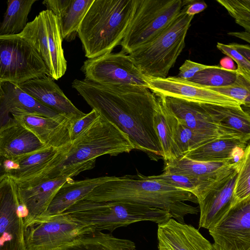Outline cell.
Masks as SVG:
<instances>
[{"label": "cell", "mask_w": 250, "mask_h": 250, "mask_svg": "<svg viewBox=\"0 0 250 250\" xmlns=\"http://www.w3.org/2000/svg\"><path fill=\"white\" fill-rule=\"evenodd\" d=\"M72 86L87 104L126 134L135 149L154 160L163 158L154 128L159 109L157 97L149 89L130 85L100 84L75 79Z\"/></svg>", "instance_id": "obj_1"}, {"label": "cell", "mask_w": 250, "mask_h": 250, "mask_svg": "<svg viewBox=\"0 0 250 250\" xmlns=\"http://www.w3.org/2000/svg\"><path fill=\"white\" fill-rule=\"evenodd\" d=\"M135 147L126 134L100 114L75 140L60 149L48 166L35 176L66 178L94 167L100 156L129 153Z\"/></svg>", "instance_id": "obj_2"}, {"label": "cell", "mask_w": 250, "mask_h": 250, "mask_svg": "<svg viewBox=\"0 0 250 250\" xmlns=\"http://www.w3.org/2000/svg\"><path fill=\"white\" fill-rule=\"evenodd\" d=\"M94 202L121 201L149 206L168 212L171 218L184 223L189 214H197L196 207L187 202L198 203L190 192L151 179L141 173L117 177L95 188L84 199Z\"/></svg>", "instance_id": "obj_3"}, {"label": "cell", "mask_w": 250, "mask_h": 250, "mask_svg": "<svg viewBox=\"0 0 250 250\" xmlns=\"http://www.w3.org/2000/svg\"><path fill=\"white\" fill-rule=\"evenodd\" d=\"M136 0H94L77 34L88 59L111 53L120 44L132 18Z\"/></svg>", "instance_id": "obj_4"}, {"label": "cell", "mask_w": 250, "mask_h": 250, "mask_svg": "<svg viewBox=\"0 0 250 250\" xmlns=\"http://www.w3.org/2000/svg\"><path fill=\"white\" fill-rule=\"evenodd\" d=\"M62 213L93 231L110 232L138 222L149 221L159 224L172 218L165 210L145 205L84 199L76 202Z\"/></svg>", "instance_id": "obj_5"}, {"label": "cell", "mask_w": 250, "mask_h": 250, "mask_svg": "<svg viewBox=\"0 0 250 250\" xmlns=\"http://www.w3.org/2000/svg\"><path fill=\"white\" fill-rule=\"evenodd\" d=\"M183 2L180 14L165 30L128 54L145 76L167 77L184 48L186 37L194 16L186 14L188 4Z\"/></svg>", "instance_id": "obj_6"}, {"label": "cell", "mask_w": 250, "mask_h": 250, "mask_svg": "<svg viewBox=\"0 0 250 250\" xmlns=\"http://www.w3.org/2000/svg\"><path fill=\"white\" fill-rule=\"evenodd\" d=\"M182 0H136L134 13L120 45L129 54L152 40L179 15Z\"/></svg>", "instance_id": "obj_7"}, {"label": "cell", "mask_w": 250, "mask_h": 250, "mask_svg": "<svg viewBox=\"0 0 250 250\" xmlns=\"http://www.w3.org/2000/svg\"><path fill=\"white\" fill-rule=\"evenodd\" d=\"M47 75L44 62L29 41L19 34L0 36V83L19 85Z\"/></svg>", "instance_id": "obj_8"}, {"label": "cell", "mask_w": 250, "mask_h": 250, "mask_svg": "<svg viewBox=\"0 0 250 250\" xmlns=\"http://www.w3.org/2000/svg\"><path fill=\"white\" fill-rule=\"evenodd\" d=\"M19 35L34 46L46 65L48 76L57 80L64 75L67 62L62 39L57 18L51 11L46 9L40 12Z\"/></svg>", "instance_id": "obj_9"}, {"label": "cell", "mask_w": 250, "mask_h": 250, "mask_svg": "<svg viewBox=\"0 0 250 250\" xmlns=\"http://www.w3.org/2000/svg\"><path fill=\"white\" fill-rule=\"evenodd\" d=\"M93 230L68 215L40 216L25 227L26 250H56Z\"/></svg>", "instance_id": "obj_10"}, {"label": "cell", "mask_w": 250, "mask_h": 250, "mask_svg": "<svg viewBox=\"0 0 250 250\" xmlns=\"http://www.w3.org/2000/svg\"><path fill=\"white\" fill-rule=\"evenodd\" d=\"M81 70L85 80L97 84L136 85L147 88L145 76L130 56L122 51L87 59Z\"/></svg>", "instance_id": "obj_11"}, {"label": "cell", "mask_w": 250, "mask_h": 250, "mask_svg": "<svg viewBox=\"0 0 250 250\" xmlns=\"http://www.w3.org/2000/svg\"><path fill=\"white\" fill-rule=\"evenodd\" d=\"M239 161L202 188L196 196L199 205V227L209 229L219 224L236 204L233 190Z\"/></svg>", "instance_id": "obj_12"}, {"label": "cell", "mask_w": 250, "mask_h": 250, "mask_svg": "<svg viewBox=\"0 0 250 250\" xmlns=\"http://www.w3.org/2000/svg\"><path fill=\"white\" fill-rule=\"evenodd\" d=\"M23 218L16 184L7 176L0 181V250H26Z\"/></svg>", "instance_id": "obj_13"}, {"label": "cell", "mask_w": 250, "mask_h": 250, "mask_svg": "<svg viewBox=\"0 0 250 250\" xmlns=\"http://www.w3.org/2000/svg\"><path fill=\"white\" fill-rule=\"evenodd\" d=\"M208 230L216 250H250V197L235 204Z\"/></svg>", "instance_id": "obj_14"}, {"label": "cell", "mask_w": 250, "mask_h": 250, "mask_svg": "<svg viewBox=\"0 0 250 250\" xmlns=\"http://www.w3.org/2000/svg\"><path fill=\"white\" fill-rule=\"evenodd\" d=\"M145 80L147 88L156 96L173 97L201 104L230 106L241 105L236 101L229 97L177 76L165 78L145 76Z\"/></svg>", "instance_id": "obj_15"}, {"label": "cell", "mask_w": 250, "mask_h": 250, "mask_svg": "<svg viewBox=\"0 0 250 250\" xmlns=\"http://www.w3.org/2000/svg\"><path fill=\"white\" fill-rule=\"evenodd\" d=\"M71 179L36 176L16 183L20 203L24 211V227L44 213L60 187Z\"/></svg>", "instance_id": "obj_16"}, {"label": "cell", "mask_w": 250, "mask_h": 250, "mask_svg": "<svg viewBox=\"0 0 250 250\" xmlns=\"http://www.w3.org/2000/svg\"><path fill=\"white\" fill-rule=\"evenodd\" d=\"M164 97L171 112L195 133L206 136L235 137L249 141L242 135L220 125L201 104L173 97Z\"/></svg>", "instance_id": "obj_17"}, {"label": "cell", "mask_w": 250, "mask_h": 250, "mask_svg": "<svg viewBox=\"0 0 250 250\" xmlns=\"http://www.w3.org/2000/svg\"><path fill=\"white\" fill-rule=\"evenodd\" d=\"M11 117L34 133L46 146L61 149L71 143L73 120L63 115L48 118L27 113H17Z\"/></svg>", "instance_id": "obj_18"}, {"label": "cell", "mask_w": 250, "mask_h": 250, "mask_svg": "<svg viewBox=\"0 0 250 250\" xmlns=\"http://www.w3.org/2000/svg\"><path fill=\"white\" fill-rule=\"evenodd\" d=\"M0 87V128L13 120L10 115L14 114L27 113L48 118L62 115L38 102L17 85L3 82Z\"/></svg>", "instance_id": "obj_19"}, {"label": "cell", "mask_w": 250, "mask_h": 250, "mask_svg": "<svg viewBox=\"0 0 250 250\" xmlns=\"http://www.w3.org/2000/svg\"><path fill=\"white\" fill-rule=\"evenodd\" d=\"M18 86L41 104L74 122L85 114L72 104L47 75L29 80Z\"/></svg>", "instance_id": "obj_20"}, {"label": "cell", "mask_w": 250, "mask_h": 250, "mask_svg": "<svg viewBox=\"0 0 250 250\" xmlns=\"http://www.w3.org/2000/svg\"><path fill=\"white\" fill-rule=\"evenodd\" d=\"M158 250H211L212 244L191 225L173 218L158 224Z\"/></svg>", "instance_id": "obj_21"}, {"label": "cell", "mask_w": 250, "mask_h": 250, "mask_svg": "<svg viewBox=\"0 0 250 250\" xmlns=\"http://www.w3.org/2000/svg\"><path fill=\"white\" fill-rule=\"evenodd\" d=\"M45 146L34 133L14 119L0 128V156L7 161Z\"/></svg>", "instance_id": "obj_22"}, {"label": "cell", "mask_w": 250, "mask_h": 250, "mask_svg": "<svg viewBox=\"0 0 250 250\" xmlns=\"http://www.w3.org/2000/svg\"><path fill=\"white\" fill-rule=\"evenodd\" d=\"M93 0H45L42 3L57 17L62 41H70Z\"/></svg>", "instance_id": "obj_23"}, {"label": "cell", "mask_w": 250, "mask_h": 250, "mask_svg": "<svg viewBox=\"0 0 250 250\" xmlns=\"http://www.w3.org/2000/svg\"><path fill=\"white\" fill-rule=\"evenodd\" d=\"M116 177L105 176L79 181L71 179L60 187L42 215H52L63 212L76 202L84 199L95 188Z\"/></svg>", "instance_id": "obj_24"}, {"label": "cell", "mask_w": 250, "mask_h": 250, "mask_svg": "<svg viewBox=\"0 0 250 250\" xmlns=\"http://www.w3.org/2000/svg\"><path fill=\"white\" fill-rule=\"evenodd\" d=\"M248 144L247 141L241 138H218L190 150L183 157L197 161L238 162Z\"/></svg>", "instance_id": "obj_25"}, {"label": "cell", "mask_w": 250, "mask_h": 250, "mask_svg": "<svg viewBox=\"0 0 250 250\" xmlns=\"http://www.w3.org/2000/svg\"><path fill=\"white\" fill-rule=\"evenodd\" d=\"M238 162L197 161L182 157L167 162L164 171L195 178L202 183L205 187L221 173L235 166Z\"/></svg>", "instance_id": "obj_26"}, {"label": "cell", "mask_w": 250, "mask_h": 250, "mask_svg": "<svg viewBox=\"0 0 250 250\" xmlns=\"http://www.w3.org/2000/svg\"><path fill=\"white\" fill-rule=\"evenodd\" d=\"M60 149L45 146L7 161V175L16 183L25 181L44 169Z\"/></svg>", "instance_id": "obj_27"}, {"label": "cell", "mask_w": 250, "mask_h": 250, "mask_svg": "<svg viewBox=\"0 0 250 250\" xmlns=\"http://www.w3.org/2000/svg\"><path fill=\"white\" fill-rule=\"evenodd\" d=\"M156 97L172 141L182 157L190 150L218 138L204 136L194 132L171 112L166 104L164 97Z\"/></svg>", "instance_id": "obj_28"}, {"label": "cell", "mask_w": 250, "mask_h": 250, "mask_svg": "<svg viewBox=\"0 0 250 250\" xmlns=\"http://www.w3.org/2000/svg\"><path fill=\"white\" fill-rule=\"evenodd\" d=\"M56 250H137L130 240L115 237L110 233L93 231L84 233Z\"/></svg>", "instance_id": "obj_29"}, {"label": "cell", "mask_w": 250, "mask_h": 250, "mask_svg": "<svg viewBox=\"0 0 250 250\" xmlns=\"http://www.w3.org/2000/svg\"><path fill=\"white\" fill-rule=\"evenodd\" d=\"M201 105L220 125L250 139V114L242 106Z\"/></svg>", "instance_id": "obj_30"}, {"label": "cell", "mask_w": 250, "mask_h": 250, "mask_svg": "<svg viewBox=\"0 0 250 250\" xmlns=\"http://www.w3.org/2000/svg\"><path fill=\"white\" fill-rule=\"evenodd\" d=\"M36 0H11L2 21L0 23V36L19 34L25 27L28 16Z\"/></svg>", "instance_id": "obj_31"}, {"label": "cell", "mask_w": 250, "mask_h": 250, "mask_svg": "<svg viewBox=\"0 0 250 250\" xmlns=\"http://www.w3.org/2000/svg\"><path fill=\"white\" fill-rule=\"evenodd\" d=\"M236 70H230L217 65L202 70L188 80L205 87H222L232 83L237 76Z\"/></svg>", "instance_id": "obj_32"}, {"label": "cell", "mask_w": 250, "mask_h": 250, "mask_svg": "<svg viewBox=\"0 0 250 250\" xmlns=\"http://www.w3.org/2000/svg\"><path fill=\"white\" fill-rule=\"evenodd\" d=\"M154 126L162 146L163 153V158L166 162L182 157L172 141L160 104L159 109L154 119Z\"/></svg>", "instance_id": "obj_33"}, {"label": "cell", "mask_w": 250, "mask_h": 250, "mask_svg": "<svg viewBox=\"0 0 250 250\" xmlns=\"http://www.w3.org/2000/svg\"><path fill=\"white\" fill-rule=\"evenodd\" d=\"M250 197V146L248 144L240 160L233 190L235 204Z\"/></svg>", "instance_id": "obj_34"}, {"label": "cell", "mask_w": 250, "mask_h": 250, "mask_svg": "<svg viewBox=\"0 0 250 250\" xmlns=\"http://www.w3.org/2000/svg\"><path fill=\"white\" fill-rule=\"evenodd\" d=\"M236 101L241 106L250 107V82L237 74L235 81L231 84L222 87H206Z\"/></svg>", "instance_id": "obj_35"}, {"label": "cell", "mask_w": 250, "mask_h": 250, "mask_svg": "<svg viewBox=\"0 0 250 250\" xmlns=\"http://www.w3.org/2000/svg\"><path fill=\"white\" fill-rule=\"evenodd\" d=\"M229 14L234 19L235 22L250 32V0H217Z\"/></svg>", "instance_id": "obj_36"}, {"label": "cell", "mask_w": 250, "mask_h": 250, "mask_svg": "<svg viewBox=\"0 0 250 250\" xmlns=\"http://www.w3.org/2000/svg\"><path fill=\"white\" fill-rule=\"evenodd\" d=\"M149 176L151 179L188 191L195 196L198 191L204 187L203 184L199 180L180 174L164 171L161 174Z\"/></svg>", "instance_id": "obj_37"}, {"label": "cell", "mask_w": 250, "mask_h": 250, "mask_svg": "<svg viewBox=\"0 0 250 250\" xmlns=\"http://www.w3.org/2000/svg\"><path fill=\"white\" fill-rule=\"evenodd\" d=\"M217 47L236 63L237 73L250 82V61L244 58L229 44L217 42Z\"/></svg>", "instance_id": "obj_38"}, {"label": "cell", "mask_w": 250, "mask_h": 250, "mask_svg": "<svg viewBox=\"0 0 250 250\" xmlns=\"http://www.w3.org/2000/svg\"><path fill=\"white\" fill-rule=\"evenodd\" d=\"M100 114L95 109L77 120L72 125L70 136L71 142L75 140L99 117Z\"/></svg>", "instance_id": "obj_39"}, {"label": "cell", "mask_w": 250, "mask_h": 250, "mask_svg": "<svg viewBox=\"0 0 250 250\" xmlns=\"http://www.w3.org/2000/svg\"><path fill=\"white\" fill-rule=\"evenodd\" d=\"M212 66L205 65L189 60H187L180 67L179 72L177 77L188 80L192 78L198 72L211 67Z\"/></svg>", "instance_id": "obj_40"}, {"label": "cell", "mask_w": 250, "mask_h": 250, "mask_svg": "<svg viewBox=\"0 0 250 250\" xmlns=\"http://www.w3.org/2000/svg\"><path fill=\"white\" fill-rule=\"evenodd\" d=\"M207 7V5L204 1L190 0L186 13L188 16H194L195 14L204 11Z\"/></svg>", "instance_id": "obj_41"}, {"label": "cell", "mask_w": 250, "mask_h": 250, "mask_svg": "<svg viewBox=\"0 0 250 250\" xmlns=\"http://www.w3.org/2000/svg\"><path fill=\"white\" fill-rule=\"evenodd\" d=\"M229 44L244 58L250 61V46L249 44H240L236 43Z\"/></svg>", "instance_id": "obj_42"}, {"label": "cell", "mask_w": 250, "mask_h": 250, "mask_svg": "<svg viewBox=\"0 0 250 250\" xmlns=\"http://www.w3.org/2000/svg\"><path fill=\"white\" fill-rule=\"evenodd\" d=\"M221 67L226 69L230 70H236V67L232 59L228 57L223 58L220 62Z\"/></svg>", "instance_id": "obj_43"}, {"label": "cell", "mask_w": 250, "mask_h": 250, "mask_svg": "<svg viewBox=\"0 0 250 250\" xmlns=\"http://www.w3.org/2000/svg\"><path fill=\"white\" fill-rule=\"evenodd\" d=\"M228 35L240 38L248 43L250 42V32H231L228 33Z\"/></svg>", "instance_id": "obj_44"}, {"label": "cell", "mask_w": 250, "mask_h": 250, "mask_svg": "<svg viewBox=\"0 0 250 250\" xmlns=\"http://www.w3.org/2000/svg\"><path fill=\"white\" fill-rule=\"evenodd\" d=\"M7 176V161L0 156V181Z\"/></svg>", "instance_id": "obj_45"}, {"label": "cell", "mask_w": 250, "mask_h": 250, "mask_svg": "<svg viewBox=\"0 0 250 250\" xmlns=\"http://www.w3.org/2000/svg\"><path fill=\"white\" fill-rule=\"evenodd\" d=\"M211 250H216V249L214 248V247L212 245V249Z\"/></svg>", "instance_id": "obj_46"}, {"label": "cell", "mask_w": 250, "mask_h": 250, "mask_svg": "<svg viewBox=\"0 0 250 250\" xmlns=\"http://www.w3.org/2000/svg\"><path fill=\"white\" fill-rule=\"evenodd\" d=\"M0 90H1V87H0Z\"/></svg>", "instance_id": "obj_47"}]
</instances>
